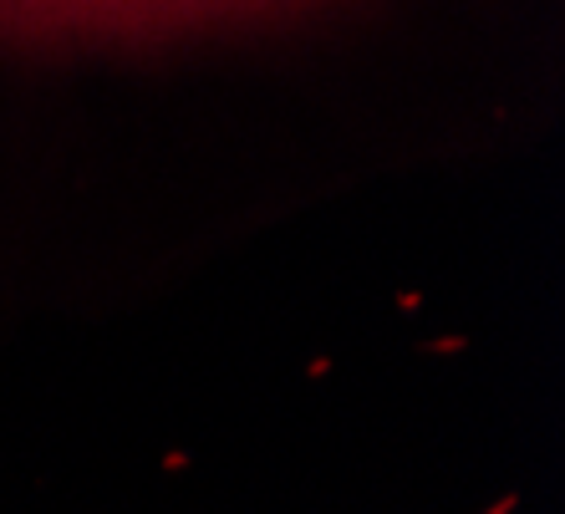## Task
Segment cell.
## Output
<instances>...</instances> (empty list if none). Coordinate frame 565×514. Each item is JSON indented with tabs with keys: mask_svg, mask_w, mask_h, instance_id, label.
<instances>
[{
	"mask_svg": "<svg viewBox=\"0 0 565 514\" xmlns=\"http://www.w3.org/2000/svg\"><path fill=\"white\" fill-rule=\"evenodd\" d=\"M280 0H0V21L41 31H169L214 15H245Z\"/></svg>",
	"mask_w": 565,
	"mask_h": 514,
	"instance_id": "1",
	"label": "cell"
}]
</instances>
